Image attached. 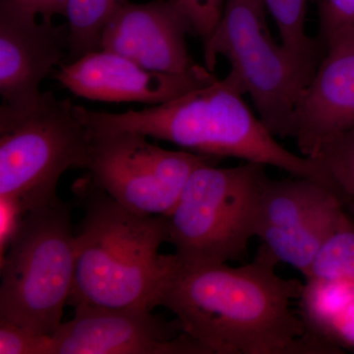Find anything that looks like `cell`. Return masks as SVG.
I'll return each mask as SVG.
<instances>
[{
    "mask_svg": "<svg viewBox=\"0 0 354 354\" xmlns=\"http://www.w3.org/2000/svg\"><path fill=\"white\" fill-rule=\"evenodd\" d=\"M278 258L264 244L250 264L189 266L169 255L156 297L176 316L183 332L209 354H322L330 348L310 339L291 308L304 286L281 278Z\"/></svg>",
    "mask_w": 354,
    "mask_h": 354,
    "instance_id": "6da1fadb",
    "label": "cell"
},
{
    "mask_svg": "<svg viewBox=\"0 0 354 354\" xmlns=\"http://www.w3.org/2000/svg\"><path fill=\"white\" fill-rule=\"evenodd\" d=\"M267 13L263 0H225L216 31L203 44L204 66L214 72L218 57L227 58V76L249 95L266 127L292 138L297 102L317 66L272 39Z\"/></svg>",
    "mask_w": 354,
    "mask_h": 354,
    "instance_id": "8992f818",
    "label": "cell"
},
{
    "mask_svg": "<svg viewBox=\"0 0 354 354\" xmlns=\"http://www.w3.org/2000/svg\"><path fill=\"white\" fill-rule=\"evenodd\" d=\"M266 165L246 162L216 167L198 165L178 202L167 216V242L183 264H227L246 257L256 237Z\"/></svg>",
    "mask_w": 354,
    "mask_h": 354,
    "instance_id": "5b68a950",
    "label": "cell"
},
{
    "mask_svg": "<svg viewBox=\"0 0 354 354\" xmlns=\"http://www.w3.org/2000/svg\"><path fill=\"white\" fill-rule=\"evenodd\" d=\"M51 337L0 320V354H50Z\"/></svg>",
    "mask_w": 354,
    "mask_h": 354,
    "instance_id": "ffe728a7",
    "label": "cell"
},
{
    "mask_svg": "<svg viewBox=\"0 0 354 354\" xmlns=\"http://www.w3.org/2000/svg\"><path fill=\"white\" fill-rule=\"evenodd\" d=\"M24 215L19 205L14 200L0 197V258L6 255Z\"/></svg>",
    "mask_w": 354,
    "mask_h": 354,
    "instance_id": "7402d4cb",
    "label": "cell"
},
{
    "mask_svg": "<svg viewBox=\"0 0 354 354\" xmlns=\"http://www.w3.org/2000/svg\"><path fill=\"white\" fill-rule=\"evenodd\" d=\"M319 16L318 41L322 44L342 28H354V0H316Z\"/></svg>",
    "mask_w": 354,
    "mask_h": 354,
    "instance_id": "44dd1931",
    "label": "cell"
},
{
    "mask_svg": "<svg viewBox=\"0 0 354 354\" xmlns=\"http://www.w3.org/2000/svg\"><path fill=\"white\" fill-rule=\"evenodd\" d=\"M306 279H322L354 286V216L346 213L324 242Z\"/></svg>",
    "mask_w": 354,
    "mask_h": 354,
    "instance_id": "2e32d148",
    "label": "cell"
},
{
    "mask_svg": "<svg viewBox=\"0 0 354 354\" xmlns=\"http://www.w3.org/2000/svg\"><path fill=\"white\" fill-rule=\"evenodd\" d=\"M190 32L194 34L189 18L171 0L125 1L104 25L100 50L156 71L190 73L203 67L188 53L186 37Z\"/></svg>",
    "mask_w": 354,
    "mask_h": 354,
    "instance_id": "4fadbf2b",
    "label": "cell"
},
{
    "mask_svg": "<svg viewBox=\"0 0 354 354\" xmlns=\"http://www.w3.org/2000/svg\"><path fill=\"white\" fill-rule=\"evenodd\" d=\"M21 6L41 16L44 20H53L55 15L64 16L68 0H16Z\"/></svg>",
    "mask_w": 354,
    "mask_h": 354,
    "instance_id": "603a6c76",
    "label": "cell"
},
{
    "mask_svg": "<svg viewBox=\"0 0 354 354\" xmlns=\"http://www.w3.org/2000/svg\"><path fill=\"white\" fill-rule=\"evenodd\" d=\"M354 128V28L326 39L324 55L300 95L292 138L300 153L313 158L324 142Z\"/></svg>",
    "mask_w": 354,
    "mask_h": 354,
    "instance_id": "5bb4252c",
    "label": "cell"
},
{
    "mask_svg": "<svg viewBox=\"0 0 354 354\" xmlns=\"http://www.w3.org/2000/svg\"><path fill=\"white\" fill-rule=\"evenodd\" d=\"M189 18L193 32L206 43L220 23L225 0H171Z\"/></svg>",
    "mask_w": 354,
    "mask_h": 354,
    "instance_id": "d6986e66",
    "label": "cell"
},
{
    "mask_svg": "<svg viewBox=\"0 0 354 354\" xmlns=\"http://www.w3.org/2000/svg\"><path fill=\"white\" fill-rule=\"evenodd\" d=\"M244 95L227 76L150 108L111 113L74 104V111L90 129L138 132L203 157L241 158L293 177L337 184L318 160L283 148L247 106Z\"/></svg>",
    "mask_w": 354,
    "mask_h": 354,
    "instance_id": "7a4b0ae2",
    "label": "cell"
},
{
    "mask_svg": "<svg viewBox=\"0 0 354 354\" xmlns=\"http://www.w3.org/2000/svg\"><path fill=\"white\" fill-rule=\"evenodd\" d=\"M346 195L354 199V128L324 142L315 156Z\"/></svg>",
    "mask_w": 354,
    "mask_h": 354,
    "instance_id": "ac0fdd59",
    "label": "cell"
},
{
    "mask_svg": "<svg viewBox=\"0 0 354 354\" xmlns=\"http://www.w3.org/2000/svg\"><path fill=\"white\" fill-rule=\"evenodd\" d=\"M88 130V181L135 213L169 215L190 174L209 160L189 151L165 150L141 133Z\"/></svg>",
    "mask_w": 354,
    "mask_h": 354,
    "instance_id": "ba28073f",
    "label": "cell"
},
{
    "mask_svg": "<svg viewBox=\"0 0 354 354\" xmlns=\"http://www.w3.org/2000/svg\"><path fill=\"white\" fill-rule=\"evenodd\" d=\"M50 354H209L183 332L145 309L75 307L73 319L51 337Z\"/></svg>",
    "mask_w": 354,
    "mask_h": 354,
    "instance_id": "30bf717a",
    "label": "cell"
},
{
    "mask_svg": "<svg viewBox=\"0 0 354 354\" xmlns=\"http://www.w3.org/2000/svg\"><path fill=\"white\" fill-rule=\"evenodd\" d=\"M263 1L268 13L276 23L283 46L297 57L318 66L324 55V48L318 39L309 37L305 29L308 0Z\"/></svg>",
    "mask_w": 354,
    "mask_h": 354,
    "instance_id": "e0dca14e",
    "label": "cell"
},
{
    "mask_svg": "<svg viewBox=\"0 0 354 354\" xmlns=\"http://www.w3.org/2000/svg\"><path fill=\"white\" fill-rule=\"evenodd\" d=\"M127 0H68L64 17L68 26L69 62L100 50L102 29Z\"/></svg>",
    "mask_w": 354,
    "mask_h": 354,
    "instance_id": "9a60e30c",
    "label": "cell"
},
{
    "mask_svg": "<svg viewBox=\"0 0 354 354\" xmlns=\"http://www.w3.org/2000/svg\"><path fill=\"white\" fill-rule=\"evenodd\" d=\"M68 26L38 15L16 0H0V95L3 104L26 109L38 102L41 84L68 51Z\"/></svg>",
    "mask_w": 354,
    "mask_h": 354,
    "instance_id": "7c38bea8",
    "label": "cell"
},
{
    "mask_svg": "<svg viewBox=\"0 0 354 354\" xmlns=\"http://www.w3.org/2000/svg\"><path fill=\"white\" fill-rule=\"evenodd\" d=\"M88 128L71 100L44 92L37 104L0 106V197L23 213L58 199L57 184L70 169H86Z\"/></svg>",
    "mask_w": 354,
    "mask_h": 354,
    "instance_id": "52a82bcc",
    "label": "cell"
},
{
    "mask_svg": "<svg viewBox=\"0 0 354 354\" xmlns=\"http://www.w3.org/2000/svg\"><path fill=\"white\" fill-rule=\"evenodd\" d=\"M85 214L75 234L69 304L108 309L156 308L169 265L165 216L135 213L84 179L76 184Z\"/></svg>",
    "mask_w": 354,
    "mask_h": 354,
    "instance_id": "3957f363",
    "label": "cell"
},
{
    "mask_svg": "<svg viewBox=\"0 0 354 354\" xmlns=\"http://www.w3.org/2000/svg\"><path fill=\"white\" fill-rule=\"evenodd\" d=\"M53 78L77 97L92 101L164 104L216 80L203 66L185 74L165 73L104 50L86 53L53 72Z\"/></svg>",
    "mask_w": 354,
    "mask_h": 354,
    "instance_id": "8fae6325",
    "label": "cell"
},
{
    "mask_svg": "<svg viewBox=\"0 0 354 354\" xmlns=\"http://www.w3.org/2000/svg\"><path fill=\"white\" fill-rule=\"evenodd\" d=\"M75 264L69 205L58 198L26 213L1 258L0 320L55 335L73 288Z\"/></svg>",
    "mask_w": 354,
    "mask_h": 354,
    "instance_id": "277c9868",
    "label": "cell"
},
{
    "mask_svg": "<svg viewBox=\"0 0 354 354\" xmlns=\"http://www.w3.org/2000/svg\"><path fill=\"white\" fill-rule=\"evenodd\" d=\"M353 198L335 184L310 177H268L261 196L256 237L306 278L324 242L346 215Z\"/></svg>",
    "mask_w": 354,
    "mask_h": 354,
    "instance_id": "9c48e42d",
    "label": "cell"
}]
</instances>
